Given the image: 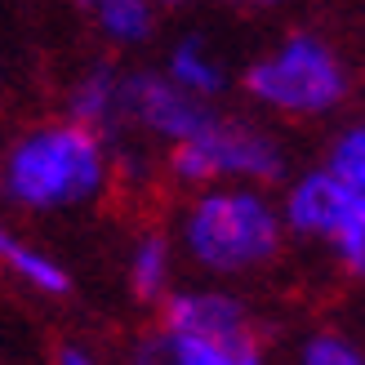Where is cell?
Masks as SVG:
<instances>
[{"mask_svg":"<svg viewBox=\"0 0 365 365\" xmlns=\"http://www.w3.org/2000/svg\"><path fill=\"white\" fill-rule=\"evenodd\" d=\"M103 170V138L81 125H45L14 143L5 160V192L27 210H58L94 196Z\"/></svg>","mask_w":365,"mask_h":365,"instance_id":"cell-1","label":"cell"},{"mask_svg":"<svg viewBox=\"0 0 365 365\" xmlns=\"http://www.w3.org/2000/svg\"><path fill=\"white\" fill-rule=\"evenodd\" d=\"M285 218L259 192H205L182 218V245L210 272H250L281 245Z\"/></svg>","mask_w":365,"mask_h":365,"instance_id":"cell-2","label":"cell"},{"mask_svg":"<svg viewBox=\"0 0 365 365\" xmlns=\"http://www.w3.org/2000/svg\"><path fill=\"white\" fill-rule=\"evenodd\" d=\"M245 89L259 103L289 116H321L348 94V71L339 53L312 31H294L289 41L245 71Z\"/></svg>","mask_w":365,"mask_h":365,"instance_id":"cell-3","label":"cell"},{"mask_svg":"<svg viewBox=\"0 0 365 365\" xmlns=\"http://www.w3.org/2000/svg\"><path fill=\"white\" fill-rule=\"evenodd\" d=\"M170 170L182 182H210L218 174L277 182L285 174V152L263 130H250L241 120H214L210 134H200L196 143H178L170 152Z\"/></svg>","mask_w":365,"mask_h":365,"instance_id":"cell-4","label":"cell"},{"mask_svg":"<svg viewBox=\"0 0 365 365\" xmlns=\"http://www.w3.org/2000/svg\"><path fill=\"white\" fill-rule=\"evenodd\" d=\"M125 116L148 125L160 138H170L174 148L178 143H196L218 120L196 94H187L170 76H156V71H130L125 76Z\"/></svg>","mask_w":365,"mask_h":365,"instance_id":"cell-5","label":"cell"},{"mask_svg":"<svg viewBox=\"0 0 365 365\" xmlns=\"http://www.w3.org/2000/svg\"><path fill=\"white\" fill-rule=\"evenodd\" d=\"M165 330L178 339L254 343L250 312L232 294H218V289H182V294L165 299Z\"/></svg>","mask_w":365,"mask_h":365,"instance_id":"cell-6","label":"cell"},{"mask_svg":"<svg viewBox=\"0 0 365 365\" xmlns=\"http://www.w3.org/2000/svg\"><path fill=\"white\" fill-rule=\"evenodd\" d=\"M352 205H356V192H348L330 170H312L285 192L281 218L299 236H325V241H334L343 232V223H348Z\"/></svg>","mask_w":365,"mask_h":365,"instance_id":"cell-7","label":"cell"},{"mask_svg":"<svg viewBox=\"0 0 365 365\" xmlns=\"http://www.w3.org/2000/svg\"><path fill=\"white\" fill-rule=\"evenodd\" d=\"M67 116L94 138H107L116 130V116H125V76H116L107 63L89 67L67 94Z\"/></svg>","mask_w":365,"mask_h":365,"instance_id":"cell-8","label":"cell"},{"mask_svg":"<svg viewBox=\"0 0 365 365\" xmlns=\"http://www.w3.org/2000/svg\"><path fill=\"white\" fill-rule=\"evenodd\" d=\"M170 81L205 103L210 94L223 89V67L210 58V49H205L200 36H182V41L170 49Z\"/></svg>","mask_w":365,"mask_h":365,"instance_id":"cell-9","label":"cell"},{"mask_svg":"<svg viewBox=\"0 0 365 365\" xmlns=\"http://www.w3.org/2000/svg\"><path fill=\"white\" fill-rule=\"evenodd\" d=\"M130 285H134V294L143 303L165 294V285H170V245H165L160 232L143 236V241L134 245V254H130Z\"/></svg>","mask_w":365,"mask_h":365,"instance_id":"cell-10","label":"cell"},{"mask_svg":"<svg viewBox=\"0 0 365 365\" xmlns=\"http://www.w3.org/2000/svg\"><path fill=\"white\" fill-rule=\"evenodd\" d=\"M0 254H5V263H9L27 285L41 289V294H67V289H71V277L49 259V254L31 250V245H23V241H14V236H0Z\"/></svg>","mask_w":365,"mask_h":365,"instance_id":"cell-11","label":"cell"},{"mask_svg":"<svg viewBox=\"0 0 365 365\" xmlns=\"http://www.w3.org/2000/svg\"><path fill=\"white\" fill-rule=\"evenodd\" d=\"M94 14L103 31L112 41H125V45H138L152 36V0H94Z\"/></svg>","mask_w":365,"mask_h":365,"instance_id":"cell-12","label":"cell"},{"mask_svg":"<svg viewBox=\"0 0 365 365\" xmlns=\"http://www.w3.org/2000/svg\"><path fill=\"white\" fill-rule=\"evenodd\" d=\"M325 170H330L348 192L365 196V125H352L330 143V156H325Z\"/></svg>","mask_w":365,"mask_h":365,"instance_id":"cell-13","label":"cell"},{"mask_svg":"<svg viewBox=\"0 0 365 365\" xmlns=\"http://www.w3.org/2000/svg\"><path fill=\"white\" fill-rule=\"evenodd\" d=\"M178 365H263L254 343H210V339H178Z\"/></svg>","mask_w":365,"mask_h":365,"instance_id":"cell-14","label":"cell"},{"mask_svg":"<svg viewBox=\"0 0 365 365\" xmlns=\"http://www.w3.org/2000/svg\"><path fill=\"white\" fill-rule=\"evenodd\" d=\"M299 365H365V356H361L356 343H348L343 334H312L303 343Z\"/></svg>","mask_w":365,"mask_h":365,"instance_id":"cell-15","label":"cell"},{"mask_svg":"<svg viewBox=\"0 0 365 365\" xmlns=\"http://www.w3.org/2000/svg\"><path fill=\"white\" fill-rule=\"evenodd\" d=\"M334 254L352 272H365V196H356L348 223H343V232L334 236Z\"/></svg>","mask_w":365,"mask_h":365,"instance_id":"cell-16","label":"cell"},{"mask_svg":"<svg viewBox=\"0 0 365 365\" xmlns=\"http://www.w3.org/2000/svg\"><path fill=\"white\" fill-rule=\"evenodd\" d=\"M130 365H178V343H174V334H170V330L148 334V339L134 348Z\"/></svg>","mask_w":365,"mask_h":365,"instance_id":"cell-17","label":"cell"},{"mask_svg":"<svg viewBox=\"0 0 365 365\" xmlns=\"http://www.w3.org/2000/svg\"><path fill=\"white\" fill-rule=\"evenodd\" d=\"M58 365H94V356L81 352V348H63L58 352Z\"/></svg>","mask_w":365,"mask_h":365,"instance_id":"cell-18","label":"cell"},{"mask_svg":"<svg viewBox=\"0 0 365 365\" xmlns=\"http://www.w3.org/2000/svg\"><path fill=\"white\" fill-rule=\"evenodd\" d=\"M160 5H178V0H160Z\"/></svg>","mask_w":365,"mask_h":365,"instance_id":"cell-19","label":"cell"},{"mask_svg":"<svg viewBox=\"0 0 365 365\" xmlns=\"http://www.w3.org/2000/svg\"><path fill=\"white\" fill-rule=\"evenodd\" d=\"M85 5H94V0H85Z\"/></svg>","mask_w":365,"mask_h":365,"instance_id":"cell-20","label":"cell"},{"mask_svg":"<svg viewBox=\"0 0 365 365\" xmlns=\"http://www.w3.org/2000/svg\"><path fill=\"white\" fill-rule=\"evenodd\" d=\"M263 5H267V0H263Z\"/></svg>","mask_w":365,"mask_h":365,"instance_id":"cell-21","label":"cell"}]
</instances>
